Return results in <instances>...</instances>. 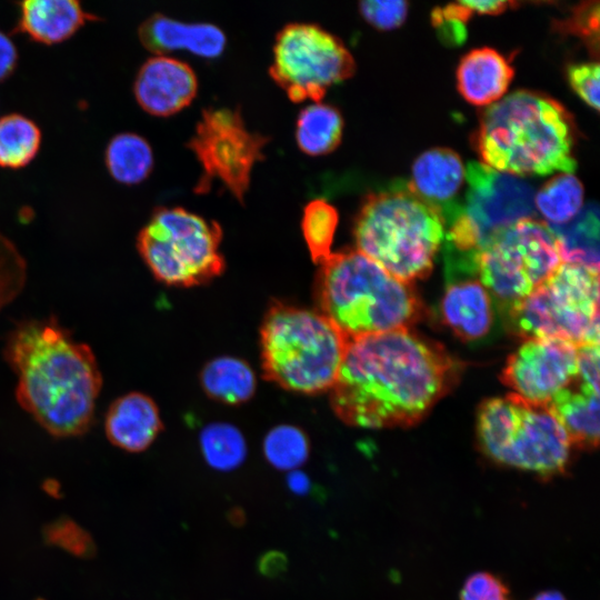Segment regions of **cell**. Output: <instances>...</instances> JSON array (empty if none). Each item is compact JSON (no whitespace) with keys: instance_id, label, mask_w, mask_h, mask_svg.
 <instances>
[{"instance_id":"obj_1","label":"cell","mask_w":600,"mask_h":600,"mask_svg":"<svg viewBox=\"0 0 600 600\" xmlns=\"http://www.w3.org/2000/svg\"><path fill=\"white\" fill-rule=\"evenodd\" d=\"M461 364L411 329L352 339L330 391L334 413L362 428L408 427L458 381Z\"/></svg>"},{"instance_id":"obj_2","label":"cell","mask_w":600,"mask_h":600,"mask_svg":"<svg viewBox=\"0 0 600 600\" xmlns=\"http://www.w3.org/2000/svg\"><path fill=\"white\" fill-rule=\"evenodd\" d=\"M4 359L17 376L19 404L54 437L91 426L102 386L94 353L56 320H28L8 336Z\"/></svg>"},{"instance_id":"obj_3","label":"cell","mask_w":600,"mask_h":600,"mask_svg":"<svg viewBox=\"0 0 600 600\" xmlns=\"http://www.w3.org/2000/svg\"><path fill=\"white\" fill-rule=\"evenodd\" d=\"M571 116L556 100L519 90L481 113L476 148L483 164L513 176L573 173Z\"/></svg>"},{"instance_id":"obj_4","label":"cell","mask_w":600,"mask_h":600,"mask_svg":"<svg viewBox=\"0 0 600 600\" xmlns=\"http://www.w3.org/2000/svg\"><path fill=\"white\" fill-rule=\"evenodd\" d=\"M316 299L319 311L349 341L410 329L422 314L411 283L391 276L357 249L332 252L320 263Z\"/></svg>"},{"instance_id":"obj_5","label":"cell","mask_w":600,"mask_h":600,"mask_svg":"<svg viewBox=\"0 0 600 600\" xmlns=\"http://www.w3.org/2000/svg\"><path fill=\"white\" fill-rule=\"evenodd\" d=\"M444 234L441 209L411 187L368 194L353 227L357 250L408 283L430 273Z\"/></svg>"},{"instance_id":"obj_6","label":"cell","mask_w":600,"mask_h":600,"mask_svg":"<svg viewBox=\"0 0 600 600\" xmlns=\"http://www.w3.org/2000/svg\"><path fill=\"white\" fill-rule=\"evenodd\" d=\"M266 379L304 394L329 391L349 340L319 310L274 302L260 330Z\"/></svg>"},{"instance_id":"obj_7","label":"cell","mask_w":600,"mask_h":600,"mask_svg":"<svg viewBox=\"0 0 600 600\" xmlns=\"http://www.w3.org/2000/svg\"><path fill=\"white\" fill-rule=\"evenodd\" d=\"M477 434L482 452L502 466L550 478L570 462L571 442L549 407L513 393L482 402Z\"/></svg>"},{"instance_id":"obj_8","label":"cell","mask_w":600,"mask_h":600,"mask_svg":"<svg viewBox=\"0 0 600 600\" xmlns=\"http://www.w3.org/2000/svg\"><path fill=\"white\" fill-rule=\"evenodd\" d=\"M503 318L507 329L524 341L556 338L599 344V271L562 262Z\"/></svg>"},{"instance_id":"obj_9","label":"cell","mask_w":600,"mask_h":600,"mask_svg":"<svg viewBox=\"0 0 600 600\" xmlns=\"http://www.w3.org/2000/svg\"><path fill=\"white\" fill-rule=\"evenodd\" d=\"M222 230L214 221L183 208H157L139 231L137 248L154 278L168 286L211 281L224 268Z\"/></svg>"},{"instance_id":"obj_10","label":"cell","mask_w":600,"mask_h":600,"mask_svg":"<svg viewBox=\"0 0 600 600\" xmlns=\"http://www.w3.org/2000/svg\"><path fill=\"white\" fill-rule=\"evenodd\" d=\"M464 178V206H451L443 212L448 224L444 251L478 257L498 232L533 218L534 190L526 180L478 161L468 164Z\"/></svg>"},{"instance_id":"obj_11","label":"cell","mask_w":600,"mask_h":600,"mask_svg":"<svg viewBox=\"0 0 600 600\" xmlns=\"http://www.w3.org/2000/svg\"><path fill=\"white\" fill-rule=\"evenodd\" d=\"M562 263L548 223L524 219L501 230L477 258L478 276L503 314Z\"/></svg>"},{"instance_id":"obj_12","label":"cell","mask_w":600,"mask_h":600,"mask_svg":"<svg viewBox=\"0 0 600 600\" xmlns=\"http://www.w3.org/2000/svg\"><path fill=\"white\" fill-rule=\"evenodd\" d=\"M354 71L343 42L317 24L290 23L277 34L270 76L293 102H321L329 87Z\"/></svg>"},{"instance_id":"obj_13","label":"cell","mask_w":600,"mask_h":600,"mask_svg":"<svg viewBox=\"0 0 600 600\" xmlns=\"http://www.w3.org/2000/svg\"><path fill=\"white\" fill-rule=\"evenodd\" d=\"M268 141V137L247 128L238 110H203L187 144L202 168L196 192H207L218 180L243 203L253 166L263 159Z\"/></svg>"},{"instance_id":"obj_14","label":"cell","mask_w":600,"mask_h":600,"mask_svg":"<svg viewBox=\"0 0 600 600\" xmlns=\"http://www.w3.org/2000/svg\"><path fill=\"white\" fill-rule=\"evenodd\" d=\"M578 377V346L556 338L526 340L507 360L501 380L527 402L548 406Z\"/></svg>"},{"instance_id":"obj_15","label":"cell","mask_w":600,"mask_h":600,"mask_svg":"<svg viewBox=\"0 0 600 600\" xmlns=\"http://www.w3.org/2000/svg\"><path fill=\"white\" fill-rule=\"evenodd\" d=\"M440 302L442 322L461 340L476 342L488 337L496 321V304L478 270L448 269Z\"/></svg>"},{"instance_id":"obj_16","label":"cell","mask_w":600,"mask_h":600,"mask_svg":"<svg viewBox=\"0 0 600 600\" xmlns=\"http://www.w3.org/2000/svg\"><path fill=\"white\" fill-rule=\"evenodd\" d=\"M198 91V79L186 62L153 56L139 68L133 82L138 104L154 117H169L188 107Z\"/></svg>"},{"instance_id":"obj_17","label":"cell","mask_w":600,"mask_h":600,"mask_svg":"<svg viewBox=\"0 0 600 600\" xmlns=\"http://www.w3.org/2000/svg\"><path fill=\"white\" fill-rule=\"evenodd\" d=\"M142 46L156 53L164 54L187 50L202 58L219 57L227 43L223 31L211 23H186L161 13L148 17L138 29Z\"/></svg>"},{"instance_id":"obj_18","label":"cell","mask_w":600,"mask_h":600,"mask_svg":"<svg viewBox=\"0 0 600 600\" xmlns=\"http://www.w3.org/2000/svg\"><path fill=\"white\" fill-rule=\"evenodd\" d=\"M17 4L16 31L47 46L70 39L87 22L101 20L86 11L77 0H26Z\"/></svg>"},{"instance_id":"obj_19","label":"cell","mask_w":600,"mask_h":600,"mask_svg":"<svg viewBox=\"0 0 600 600\" xmlns=\"http://www.w3.org/2000/svg\"><path fill=\"white\" fill-rule=\"evenodd\" d=\"M110 442L129 452L146 450L162 430L156 402L141 392H130L110 406L104 423Z\"/></svg>"},{"instance_id":"obj_20","label":"cell","mask_w":600,"mask_h":600,"mask_svg":"<svg viewBox=\"0 0 600 600\" xmlns=\"http://www.w3.org/2000/svg\"><path fill=\"white\" fill-rule=\"evenodd\" d=\"M512 77L513 68L498 51L474 49L459 63L458 90L474 106H490L506 93Z\"/></svg>"},{"instance_id":"obj_21","label":"cell","mask_w":600,"mask_h":600,"mask_svg":"<svg viewBox=\"0 0 600 600\" xmlns=\"http://www.w3.org/2000/svg\"><path fill=\"white\" fill-rule=\"evenodd\" d=\"M571 446L592 450L599 442V392L576 379L548 404Z\"/></svg>"},{"instance_id":"obj_22","label":"cell","mask_w":600,"mask_h":600,"mask_svg":"<svg viewBox=\"0 0 600 600\" xmlns=\"http://www.w3.org/2000/svg\"><path fill=\"white\" fill-rule=\"evenodd\" d=\"M464 172L462 161L454 151L431 149L416 159L410 187L421 198L442 210L462 186Z\"/></svg>"},{"instance_id":"obj_23","label":"cell","mask_w":600,"mask_h":600,"mask_svg":"<svg viewBox=\"0 0 600 600\" xmlns=\"http://www.w3.org/2000/svg\"><path fill=\"white\" fill-rule=\"evenodd\" d=\"M599 208L596 203L586 204L566 223L549 224L557 239L562 262L599 271Z\"/></svg>"},{"instance_id":"obj_24","label":"cell","mask_w":600,"mask_h":600,"mask_svg":"<svg viewBox=\"0 0 600 600\" xmlns=\"http://www.w3.org/2000/svg\"><path fill=\"white\" fill-rule=\"evenodd\" d=\"M204 392L212 399L239 404L256 391V376L250 366L234 357H218L208 362L200 376Z\"/></svg>"},{"instance_id":"obj_25","label":"cell","mask_w":600,"mask_h":600,"mask_svg":"<svg viewBox=\"0 0 600 600\" xmlns=\"http://www.w3.org/2000/svg\"><path fill=\"white\" fill-rule=\"evenodd\" d=\"M104 164L110 177L124 186L146 180L154 164L150 143L134 132L114 134L104 150Z\"/></svg>"},{"instance_id":"obj_26","label":"cell","mask_w":600,"mask_h":600,"mask_svg":"<svg viewBox=\"0 0 600 600\" xmlns=\"http://www.w3.org/2000/svg\"><path fill=\"white\" fill-rule=\"evenodd\" d=\"M343 118L333 106L313 102L302 109L297 119L296 140L309 156L332 152L341 142Z\"/></svg>"},{"instance_id":"obj_27","label":"cell","mask_w":600,"mask_h":600,"mask_svg":"<svg viewBox=\"0 0 600 600\" xmlns=\"http://www.w3.org/2000/svg\"><path fill=\"white\" fill-rule=\"evenodd\" d=\"M41 142V129L31 118L17 112L0 117V168H24L37 157Z\"/></svg>"},{"instance_id":"obj_28","label":"cell","mask_w":600,"mask_h":600,"mask_svg":"<svg viewBox=\"0 0 600 600\" xmlns=\"http://www.w3.org/2000/svg\"><path fill=\"white\" fill-rule=\"evenodd\" d=\"M583 203V187L572 173H560L534 196V206L550 222L562 224L574 218Z\"/></svg>"},{"instance_id":"obj_29","label":"cell","mask_w":600,"mask_h":600,"mask_svg":"<svg viewBox=\"0 0 600 600\" xmlns=\"http://www.w3.org/2000/svg\"><path fill=\"white\" fill-rule=\"evenodd\" d=\"M200 446L207 463L219 471H231L246 459L242 433L228 423H211L200 434Z\"/></svg>"},{"instance_id":"obj_30","label":"cell","mask_w":600,"mask_h":600,"mask_svg":"<svg viewBox=\"0 0 600 600\" xmlns=\"http://www.w3.org/2000/svg\"><path fill=\"white\" fill-rule=\"evenodd\" d=\"M338 221L337 209L323 199H314L304 207L301 230L314 263L320 264L332 253Z\"/></svg>"},{"instance_id":"obj_31","label":"cell","mask_w":600,"mask_h":600,"mask_svg":"<svg viewBox=\"0 0 600 600\" xmlns=\"http://www.w3.org/2000/svg\"><path fill=\"white\" fill-rule=\"evenodd\" d=\"M263 453L268 462L276 469L293 471L308 459V438L297 427L278 426L266 436Z\"/></svg>"},{"instance_id":"obj_32","label":"cell","mask_w":600,"mask_h":600,"mask_svg":"<svg viewBox=\"0 0 600 600\" xmlns=\"http://www.w3.org/2000/svg\"><path fill=\"white\" fill-rule=\"evenodd\" d=\"M27 280V263L16 244L0 232V310L17 298Z\"/></svg>"},{"instance_id":"obj_33","label":"cell","mask_w":600,"mask_h":600,"mask_svg":"<svg viewBox=\"0 0 600 600\" xmlns=\"http://www.w3.org/2000/svg\"><path fill=\"white\" fill-rule=\"evenodd\" d=\"M48 543L58 546L81 558H90L96 551L92 538L80 526L68 518L49 523L43 531Z\"/></svg>"},{"instance_id":"obj_34","label":"cell","mask_w":600,"mask_h":600,"mask_svg":"<svg viewBox=\"0 0 600 600\" xmlns=\"http://www.w3.org/2000/svg\"><path fill=\"white\" fill-rule=\"evenodd\" d=\"M359 7L362 17L371 26L381 30L399 27L408 12L406 1H363Z\"/></svg>"},{"instance_id":"obj_35","label":"cell","mask_w":600,"mask_h":600,"mask_svg":"<svg viewBox=\"0 0 600 600\" xmlns=\"http://www.w3.org/2000/svg\"><path fill=\"white\" fill-rule=\"evenodd\" d=\"M599 72L598 62L573 64L568 69L572 89L596 110L599 109Z\"/></svg>"},{"instance_id":"obj_36","label":"cell","mask_w":600,"mask_h":600,"mask_svg":"<svg viewBox=\"0 0 600 600\" xmlns=\"http://www.w3.org/2000/svg\"><path fill=\"white\" fill-rule=\"evenodd\" d=\"M461 600H511L503 582L488 572L470 576L460 594Z\"/></svg>"},{"instance_id":"obj_37","label":"cell","mask_w":600,"mask_h":600,"mask_svg":"<svg viewBox=\"0 0 600 600\" xmlns=\"http://www.w3.org/2000/svg\"><path fill=\"white\" fill-rule=\"evenodd\" d=\"M577 379L599 392V344L578 346Z\"/></svg>"},{"instance_id":"obj_38","label":"cell","mask_w":600,"mask_h":600,"mask_svg":"<svg viewBox=\"0 0 600 600\" xmlns=\"http://www.w3.org/2000/svg\"><path fill=\"white\" fill-rule=\"evenodd\" d=\"M18 64V50L12 39L0 30V82L8 79Z\"/></svg>"},{"instance_id":"obj_39","label":"cell","mask_w":600,"mask_h":600,"mask_svg":"<svg viewBox=\"0 0 600 600\" xmlns=\"http://www.w3.org/2000/svg\"><path fill=\"white\" fill-rule=\"evenodd\" d=\"M466 4L473 12L496 14L502 12L510 2L507 1H466Z\"/></svg>"},{"instance_id":"obj_40","label":"cell","mask_w":600,"mask_h":600,"mask_svg":"<svg viewBox=\"0 0 600 600\" xmlns=\"http://www.w3.org/2000/svg\"><path fill=\"white\" fill-rule=\"evenodd\" d=\"M287 479L291 491L298 494L307 493L309 489V480L304 473L293 470L288 474Z\"/></svg>"},{"instance_id":"obj_41","label":"cell","mask_w":600,"mask_h":600,"mask_svg":"<svg viewBox=\"0 0 600 600\" xmlns=\"http://www.w3.org/2000/svg\"><path fill=\"white\" fill-rule=\"evenodd\" d=\"M531 600H566V598L558 591H543L537 594Z\"/></svg>"}]
</instances>
